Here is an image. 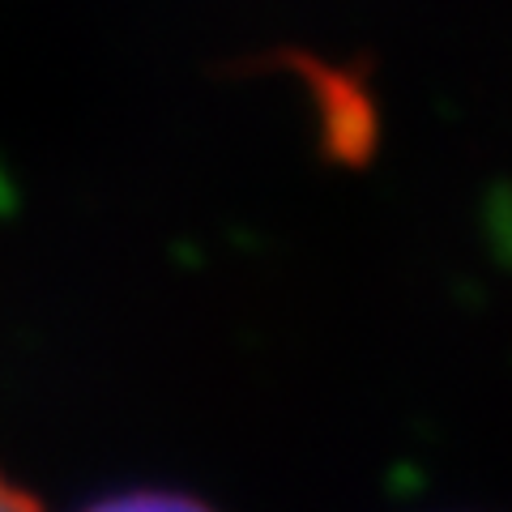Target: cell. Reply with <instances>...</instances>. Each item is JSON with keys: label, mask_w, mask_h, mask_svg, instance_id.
<instances>
[{"label": "cell", "mask_w": 512, "mask_h": 512, "mask_svg": "<svg viewBox=\"0 0 512 512\" xmlns=\"http://www.w3.org/2000/svg\"><path fill=\"white\" fill-rule=\"evenodd\" d=\"M0 512H43V508L30 491H22L13 478L0 474Z\"/></svg>", "instance_id": "cell-2"}, {"label": "cell", "mask_w": 512, "mask_h": 512, "mask_svg": "<svg viewBox=\"0 0 512 512\" xmlns=\"http://www.w3.org/2000/svg\"><path fill=\"white\" fill-rule=\"evenodd\" d=\"M86 512H214V508L180 491H120L90 504Z\"/></svg>", "instance_id": "cell-1"}]
</instances>
